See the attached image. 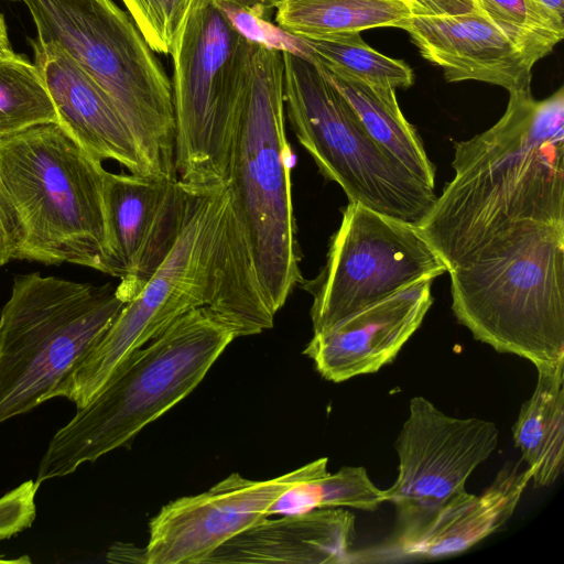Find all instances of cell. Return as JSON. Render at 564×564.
Masks as SVG:
<instances>
[{"instance_id":"9a60e30c","label":"cell","mask_w":564,"mask_h":564,"mask_svg":"<svg viewBox=\"0 0 564 564\" xmlns=\"http://www.w3.org/2000/svg\"><path fill=\"white\" fill-rule=\"evenodd\" d=\"M411 17L397 29L410 34L421 55L447 82L477 80L508 91L530 87L533 65L485 17L474 0L409 3Z\"/></svg>"},{"instance_id":"4fadbf2b","label":"cell","mask_w":564,"mask_h":564,"mask_svg":"<svg viewBox=\"0 0 564 564\" xmlns=\"http://www.w3.org/2000/svg\"><path fill=\"white\" fill-rule=\"evenodd\" d=\"M323 457L268 480L234 473L209 490L173 500L149 522L147 564H204L224 542L268 518L290 487L327 470Z\"/></svg>"},{"instance_id":"484cf974","label":"cell","mask_w":564,"mask_h":564,"mask_svg":"<svg viewBox=\"0 0 564 564\" xmlns=\"http://www.w3.org/2000/svg\"><path fill=\"white\" fill-rule=\"evenodd\" d=\"M532 65L552 52L564 36V23L556 21L533 0H474Z\"/></svg>"},{"instance_id":"1f68e13d","label":"cell","mask_w":564,"mask_h":564,"mask_svg":"<svg viewBox=\"0 0 564 564\" xmlns=\"http://www.w3.org/2000/svg\"><path fill=\"white\" fill-rule=\"evenodd\" d=\"M12 51L7 24L3 18V14L0 12V54L8 53Z\"/></svg>"},{"instance_id":"2e32d148","label":"cell","mask_w":564,"mask_h":564,"mask_svg":"<svg viewBox=\"0 0 564 564\" xmlns=\"http://www.w3.org/2000/svg\"><path fill=\"white\" fill-rule=\"evenodd\" d=\"M433 279H421L392 295L313 333L303 350L333 382L373 373L390 364L422 324L433 303Z\"/></svg>"},{"instance_id":"5b68a950","label":"cell","mask_w":564,"mask_h":564,"mask_svg":"<svg viewBox=\"0 0 564 564\" xmlns=\"http://www.w3.org/2000/svg\"><path fill=\"white\" fill-rule=\"evenodd\" d=\"M452 310L474 338L538 371L564 365V225H544L449 271Z\"/></svg>"},{"instance_id":"7a4b0ae2","label":"cell","mask_w":564,"mask_h":564,"mask_svg":"<svg viewBox=\"0 0 564 564\" xmlns=\"http://www.w3.org/2000/svg\"><path fill=\"white\" fill-rule=\"evenodd\" d=\"M188 188L183 224L170 253L127 302L94 347L53 391L85 406L130 358L183 314L208 307L237 337L273 326L245 231L226 184Z\"/></svg>"},{"instance_id":"8fae6325","label":"cell","mask_w":564,"mask_h":564,"mask_svg":"<svg viewBox=\"0 0 564 564\" xmlns=\"http://www.w3.org/2000/svg\"><path fill=\"white\" fill-rule=\"evenodd\" d=\"M447 267L416 226L349 202L332 238L326 264L312 282L313 333L326 330Z\"/></svg>"},{"instance_id":"8992f818","label":"cell","mask_w":564,"mask_h":564,"mask_svg":"<svg viewBox=\"0 0 564 564\" xmlns=\"http://www.w3.org/2000/svg\"><path fill=\"white\" fill-rule=\"evenodd\" d=\"M37 41L62 48L108 95L149 176L177 178L172 83L133 19L113 0H20Z\"/></svg>"},{"instance_id":"52a82bcc","label":"cell","mask_w":564,"mask_h":564,"mask_svg":"<svg viewBox=\"0 0 564 564\" xmlns=\"http://www.w3.org/2000/svg\"><path fill=\"white\" fill-rule=\"evenodd\" d=\"M106 172L56 122L0 140V175L24 227L18 260L100 271Z\"/></svg>"},{"instance_id":"603a6c76","label":"cell","mask_w":564,"mask_h":564,"mask_svg":"<svg viewBox=\"0 0 564 564\" xmlns=\"http://www.w3.org/2000/svg\"><path fill=\"white\" fill-rule=\"evenodd\" d=\"M383 502V491L365 467L344 466L334 474L325 470L293 485L271 505L268 517L336 507L375 511Z\"/></svg>"},{"instance_id":"ba28073f","label":"cell","mask_w":564,"mask_h":564,"mask_svg":"<svg viewBox=\"0 0 564 564\" xmlns=\"http://www.w3.org/2000/svg\"><path fill=\"white\" fill-rule=\"evenodd\" d=\"M124 304L110 283L17 275L0 312V423L50 400Z\"/></svg>"},{"instance_id":"7402d4cb","label":"cell","mask_w":564,"mask_h":564,"mask_svg":"<svg viewBox=\"0 0 564 564\" xmlns=\"http://www.w3.org/2000/svg\"><path fill=\"white\" fill-rule=\"evenodd\" d=\"M403 0H283L275 22L303 40H333L376 28H397L410 18Z\"/></svg>"},{"instance_id":"3957f363","label":"cell","mask_w":564,"mask_h":564,"mask_svg":"<svg viewBox=\"0 0 564 564\" xmlns=\"http://www.w3.org/2000/svg\"><path fill=\"white\" fill-rule=\"evenodd\" d=\"M237 338L208 307L194 308L130 358L105 387L51 438L35 484L128 446L150 423L185 399Z\"/></svg>"},{"instance_id":"4dcf8cb0","label":"cell","mask_w":564,"mask_h":564,"mask_svg":"<svg viewBox=\"0 0 564 564\" xmlns=\"http://www.w3.org/2000/svg\"><path fill=\"white\" fill-rule=\"evenodd\" d=\"M556 21L564 23V0H533Z\"/></svg>"},{"instance_id":"4316f807","label":"cell","mask_w":564,"mask_h":564,"mask_svg":"<svg viewBox=\"0 0 564 564\" xmlns=\"http://www.w3.org/2000/svg\"><path fill=\"white\" fill-rule=\"evenodd\" d=\"M149 46L171 55L193 0H122Z\"/></svg>"},{"instance_id":"d4e9b609","label":"cell","mask_w":564,"mask_h":564,"mask_svg":"<svg viewBox=\"0 0 564 564\" xmlns=\"http://www.w3.org/2000/svg\"><path fill=\"white\" fill-rule=\"evenodd\" d=\"M361 33L333 40H303L304 56L317 65L332 68L369 84L393 89L408 88L414 82L411 67L370 47Z\"/></svg>"},{"instance_id":"6da1fadb","label":"cell","mask_w":564,"mask_h":564,"mask_svg":"<svg viewBox=\"0 0 564 564\" xmlns=\"http://www.w3.org/2000/svg\"><path fill=\"white\" fill-rule=\"evenodd\" d=\"M453 180L415 225L447 267L470 263L528 229L564 225V88L509 91L502 117L455 143Z\"/></svg>"},{"instance_id":"d6986e66","label":"cell","mask_w":564,"mask_h":564,"mask_svg":"<svg viewBox=\"0 0 564 564\" xmlns=\"http://www.w3.org/2000/svg\"><path fill=\"white\" fill-rule=\"evenodd\" d=\"M354 531L355 516L343 507L268 517L224 542L204 564L349 563Z\"/></svg>"},{"instance_id":"ffe728a7","label":"cell","mask_w":564,"mask_h":564,"mask_svg":"<svg viewBox=\"0 0 564 564\" xmlns=\"http://www.w3.org/2000/svg\"><path fill=\"white\" fill-rule=\"evenodd\" d=\"M317 66L345 98L378 148L423 184L435 189V166L415 128L403 116L395 89Z\"/></svg>"},{"instance_id":"f546056e","label":"cell","mask_w":564,"mask_h":564,"mask_svg":"<svg viewBox=\"0 0 564 564\" xmlns=\"http://www.w3.org/2000/svg\"><path fill=\"white\" fill-rule=\"evenodd\" d=\"M110 563H145L144 547L140 549L128 543L112 544L106 555Z\"/></svg>"},{"instance_id":"ac0fdd59","label":"cell","mask_w":564,"mask_h":564,"mask_svg":"<svg viewBox=\"0 0 564 564\" xmlns=\"http://www.w3.org/2000/svg\"><path fill=\"white\" fill-rule=\"evenodd\" d=\"M531 471L518 465L503 467L482 494L466 492L443 507L412 538L350 552L352 562H394L440 558L460 554L498 531L512 517Z\"/></svg>"},{"instance_id":"836d02e7","label":"cell","mask_w":564,"mask_h":564,"mask_svg":"<svg viewBox=\"0 0 564 564\" xmlns=\"http://www.w3.org/2000/svg\"><path fill=\"white\" fill-rule=\"evenodd\" d=\"M403 1L409 4V3H421V2H426V1H431V0H403Z\"/></svg>"},{"instance_id":"277c9868","label":"cell","mask_w":564,"mask_h":564,"mask_svg":"<svg viewBox=\"0 0 564 564\" xmlns=\"http://www.w3.org/2000/svg\"><path fill=\"white\" fill-rule=\"evenodd\" d=\"M226 185L275 315L303 283L285 132L282 51L253 42L252 66L232 137Z\"/></svg>"},{"instance_id":"e0dca14e","label":"cell","mask_w":564,"mask_h":564,"mask_svg":"<svg viewBox=\"0 0 564 564\" xmlns=\"http://www.w3.org/2000/svg\"><path fill=\"white\" fill-rule=\"evenodd\" d=\"M32 46L65 132L93 158L113 160L132 174L149 176L130 130L102 88L58 46L37 40Z\"/></svg>"},{"instance_id":"83f0119b","label":"cell","mask_w":564,"mask_h":564,"mask_svg":"<svg viewBox=\"0 0 564 564\" xmlns=\"http://www.w3.org/2000/svg\"><path fill=\"white\" fill-rule=\"evenodd\" d=\"M24 227L0 175V268L18 260Z\"/></svg>"},{"instance_id":"cb8c5ba5","label":"cell","mask_w":564,"mask_h":564,"mask_svg":"<svg viewBox=\"0 0 564 564\" xmlns=\"http://www.w3.org/2000/svg\"><path fill=\"white\" fill-rule=\"evenodd\" d=\"M50 122L57 115L36 65L13 50L0 54V140Z\"/></svg>"},{"instance_id":"9c48e42d","label":"cell","mask_w":564,"mask_h":564,"mask_svg":"<svg viewBox=\"0 0 564 564\" xmlns=\"http://www.w3.org/2000/svg\"><path fill=\"white\" fill-rule=\"evenodd\" d=\"M171 55L177 178L193 188L226 184L253 41L214 0H193Z\"/></svg>"},{"instance_id":"44dd1931","label":"cell","mask_w":564,"mask_h":564,"mask_svg":"<svg viewBox=\"0 0 564 564\" xmlns=\"http://www.w3.org/2000/svg\"><path fill=\"white\" fill-rule=\"evenodd\" d=\"M534 487L552 485L564 460V365L538 371L535 389L512 426Z\"/></svg>"},{"instance_id":"30bf717a","label":"cell","mask_w":564,"mask_h":564,"mask_svg":"<svg viewBox=\"0 0 564 564\" xmlns=\"http://www.w3.org/2000/svg\"><path fill=\"white\" fill-rule=\"evenodd\" d=\"M282 57L285 115L319 172L349 202L417 225L435 202V189L378 148L315 63L290 51Z\"/></svg>"},{"instance_id":"5bb4252c","label":"cell","mask_w":564,"mask_h":564,"mask_svg":"<svg viewBox=\"0 0 564 564\" xmlns=\"http://www.w3.org/2000/svg\"><path fill=\"white\" fill-rule=\"evenodd\" d=\"M188 188L178 178L106 172L101 272L120 280L117 296L134 299L164 261L181 230Z\"/></svg>"},{"instance_id":"7c38bea8","label":"cell","mask_w":564,"mask_h":564,"mask_svg":"<svg viewBox=\"0 0 564 564\" xmlns=\"http://www.w3.org/2000/svg\"><path fill=\"white\" fill-rule=\"evenodd\" d=\"M494 422L445 414L424 397H413L395 441L398 476L383 491L395 508L392 535L383 544L405 541L448 502L466 494V481L497 448Z\"/></svg>"},{"instance_id":"d6a6232c","label":"cell","mask_w":564,"mask_h":564,"mask_svg":"<svg viewBox=\"0 0 564 564\" xmlns=\"http://www.w3.org/2000/svg\"><path fill=\"white\" fill-rule=\"evenodd\" d=\"M265 1V4H267V8L268 10H272V9H276L278 6L283 1V0H264Z\"/></svg>"},{"instance_id":"f1b7e54d","label":"cell","mask_w":564,"mask_h":564,"mask_svg":"<svg viewBox=\"0 0 564 564\" xmlns=\"http://www.w3.org/2000/svg\"><path fill=\"white\" fill-rule=\"evenodd\" d=\"M23 528L22 516L17 503L8 496L0 498V539H8Z\"/></svg>"}]
</instances>
